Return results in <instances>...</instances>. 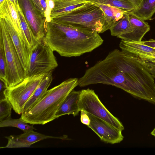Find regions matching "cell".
Masks as SVG:
<instances>
[{"label":"cell","mask_w":155,"mask_h":155,"mask_svg":"<svg viewBox=\"0 0 155 155\" xmlns=\"http://www.w3.org/2000/svg\"><path fill=\"white\" fill-rule=\"evenodd\" d=\"M150 79V73L140 63L122 50L115 49L86 70L78 79V86L112 85L139 99L145 93Z\"/></svg>","instance_id":"1"},{"label":"cell","mask_w":155,"mask_h":155,"mask_svg":"<svg viewBox=\"0 0 155 155\" xmlns=\"http://www.w3.org/2000/svg\"><path fill=\"white\" fill-rule=\"evenodd\" d=\"M99 34L51 20L47 23V32L43 41L61 56L78 57L92 51L103 43L104 40Z\"/></svg>","instance_id":"2"},{"label":"cell","mask_w":155,"mask_h":155,"mask_svg":"<svg viewBox=\"0 0 155 155\" xmlns=\"http://www.w3.org/2000/svg\"><path fill=\"white\" fill-rule=\"evenodd\" d=\"M78 79L69 78L48 90L35 105L21 114L20 118L31 124H45L56 119V114L68 94L78 86Z\"/></svg>","instance_id":"3"},{"label":"cell","mask_w":155,"mask_h":155,"mask_svg":"<svg viewBox=\"0 0 155 155\" xmlns=\"http://www.w3.org/2000/svg\"><path fill=\"white\" fill-rule=\"evenodd\" d=\"M51 20L67 26L95 31L100 33L102 31L104 16L99 6L87 1L84 5L54 17Z\"/></svg>","instance_id":"4"},{"label":"cell","mask_w":155,"mask_h":155,"mask_svg":"<svg viewBox=\"0 0 155 155\" xmlns=\"http://www.w3.org/2000/svg\"><path fill=\"white\" fill-rule=\"evenodd\" d=\"M0 35L2 38L6 63L5 81L6 88L15 86L26 77L25 71L17 52L7 31L3 19L0 18Z\"/></svg>","instance_id":"5"},{"label":"cell","mask_w":155,"mask_h":155,"mask_svg":"<svg viewBox=\"0 0 155 155\" xmlns=\"http://www.w3.org/2000/svg\"><path fill=\"white\" fill-rule=\"evenodd\" d=\"M45 74L25 77L19 84L5 89L3 92L5 97L16 113L21 114L23 113L25 104Z\"/></svg>","instance_id":"6"},{"label":"cell","mask_w":155,"mask_h":155,"mask_svg":"<svg viewBox=\"0 0 155 155\" xmlns=\"http://www.w3.org/2000/svg\"><path fill=\"white\" fill-rule=\"evenodd\" d=\"M78 106L80 111L84 110L122 131L124 129L122 123L103 105L93 90L88 88L81 91Z\"/></svg>","instance_id":"7"},{"label":"cell","mask_w":155,"mask_h":155,"mask_svg":"<svg viewBox=\"0 0 155 155\" xmlns=\"http://www.w3.org/2000/svg\"><path fill=\"white\" fill-rule=\"evenodd\" d=\"M54 51L43 41L32 47L26 77L45 74L58 66Z\"/></svg>","instance_id":"8"},{"label":"cell","mask_w":155,"mask_h":155,"mask_svg":"<svg viewBox=\"0 0 155 155\" xmlns=\"http://www.w3.org/2000/svg\"><path fill=\"white\" fill-rule=\"evenodd\" d=\"M0 18L3 19L5 28L17 52L26 75L32 47L29 45L22 31L18 30L14 27L7 5H4L0 7Z\"/></svg>","instance_id":"9"},{"label":"cell","mask_w":155,"mask_h":155,"mask_svg":"<svg viewBox=\"0 0 155 155\" xmlns=\"http://www.w3.org/2000/svg\"><path fill=\"white\" fill-rule=\"evenodd\" d=\"M20 8L36 38L43 41L47 32L46 20L31 0H18Z\"/></svg>","instance_id":"10"},{"label":"cell","mask_w":155,"mask_h":155,"mask_svg":"<svg viewBox=\"0 0 155 155\" xmlns=\"http://www.w3.org/2000/svg\"><path fill=\"white\" fill-rule=\"evenodd\" d=\"M119 47L123 52L137 61L155 66V48L144 45L143 41H131L122 40Z\"/></svg>","instance_id":"11"},{"label":"cell","mask_w":155,"mask_h":155,"mask_svg":"<svg viewBox=\"0 0 155 155\" xmlns=\"http://www.w3.org/2000/svg\"><path fill=\"white\" fill-rule=\"evenodd\" d=\"M87 114L90 119V124L87 127L99 137L101 141L114 144L123 140L122 131L100 118Z\"/></svg>","instance_id":"12"},{"label":"cell","mask_w":155,"mask_h":155,"mask_svg":"<svg viewBox=\"0 0 155 155\" xmlns=\"http://www.w3.org/2000/svg\"><path fill=\"white\" fill-rule=\"evenodd\" d=\"M8 143L5 147L1 148H16L29 147L32 144L47 139H66V136L55 137L46 135L34 131L33 130L24 132L18 135H12L5 137Z\"/></svg>","instance_id":"13"},{"label":"cell","mask_w":155,"mask_h":155,"mask_svg":"<svg viewBox=\"0 0 155 155\" xmlns=\"http://www.w3.org/2000/svg\"><path fill=\"white\" fill-rule=\"evenodd\" d=\"M129 20L132 26V30L129 33L117 37L125 41H140L145 34L150 29V26L145 21L139 19L131 12H126Z\"/></svg>","instance_id":"14"},{"label":"cell","mask_w":155,"mask_h":155,"mask_svg":"<svg viewBox=\"0 0 155 155\" xmlns=\"http://www.w3.org/2000/svg\"><path fill=\"white\" fill-rule=\"evenodd\" d=\"M81 91L73 90L63 101L56 114V118L62 116L72 114L75 117L80 111L78 106Z\"/></svg>","instance_id":"15"},{"label":"cell","mask_w":155,"mask_h":155,"mask_svg":"<svg viewBox=\"0 0 155 155\" xmlns=\"http://www.w3.org/2000/svg\"><path fill=\"white\" fill-rule=\"evenodd\" d=\"M52 80V71H51L45 74L30 98L25 104L22 113H25L32 108L41 100L47 91L50 85Z\"/></svg>","instance_id":"16"},{"label":"cell","mask_w":155,"mask_h":155,"mask_svg":"<svg viewBox=\"0 0 155 155\" xmlns=\"http://www.w3.org/2000/svg\"><path fill=\"white\" fill-rule=\"evenodd\" d=\"M94 4L102 9L104 14V21L101 33L110 30L123 17L125 13L127 12L111 6L98 3Z\"/></svg>","instance_id":"17"},{"label":"cell","mask_w":155,"mask_h":155,"mask_svg":"<svg viewBox=\"0 0 155 155\" xmlns=\"http://www.w3.org/2000/svg\"><path fill=\"white\" fill-rule=\"evenodd\" d=\"M86 0H54V5L50 16L52 19L69 12L84 4Z\"/></svg>","instance_id":"18"},{"label":"cell","mask_w":155,"mask_h":155,"mask_svg":"<svg viewBox=\"0 0 155 155\" xmlns=\"http://www.w3.org/2000/svg\"><path fill=\"white\" fill-rule=\"evenodd\" d=\"M130 12L140 19L150 20L155 12V0H143L139 8Z\"/></svg>","instance_id":"19"},{"label":"cell","mask_w":155,"mask_h":155,"mask_svg":"<svg viewBox=\"0 0 155 155\" xmlns=\"http://www.w3.org/2000/svg\"><path fill=\"white\" fill-rule=\"evenodd\" d=\"M126 13H125L123 17L110 29L111 35L117 37L131 31L132 26Z\"/></svg>","instance_id":"20"},{"label":"cell","mask_w":155,"mask_h":155,"mask_svg":"<svg viewBox=\"0 0 155 155\" xmlns=\"http://www.w3.org/2000/svg\"><path fill=\"white\" fill-rule=\"evenodd\" d=\"M94 3H98L116 8L127 11L134 10L135 8L128 0H87Z\"/></svg>","instance_id":"21"},{"label":"cell","mask_w":155,"mask_h":155,"mask_svg":"<svg viewBox=\"0 0 155 155\" xmlns=\"http://www.w3.org/2000/svg\"><path fill=\"white\" fill-rule=\"evenodd\" d=\"M21 29L29 45L33 47L38 42L20 8L18 11Z\"/></svg>","instance_id":"22"},{"label":"cell","mask_w":155,"mask_h":155,"mask_svg":"<svg viewBox=\"0 0 155 155\" xmlns=\"http://www.w3.org/2000/svg\"><path fill=\"white\" fill-rule=\"evenodd\" d=\"M24 121L20 118L14 119L11 118V115L5 119L0 121V127H14L22 130L24 132L33 130L34 129L33 125H30Z\"/></svg>","instance_id":"23"},{"label":"cell","mask_w":155,"mask_h":155,"mask_svg":"<svg viewBox=\"0 0 155 155\" xmlns=\"http://www.w3.org/2000/svg\"><path fill=\"white\" fill-rule=\"evenodd\" d=\"M7 63L2 38L0 35V79L4 83L5 81Z\"/></svg>","instance_id":"24"},{"label":"cell","mask_w":155,"mask_h":155,"mask_svg":"<svg viewBox=\"0 0 155 155\" xmlns=\"http://www.w3.org/2000/svg\"><path fill=\"white\" fill-rule=\"evenodd\" d=\"M12 107L6 98L0 100V121L10 116Z\"/></svg>","instance_id":"25"},{"label":"cell","mask_w":155,"mask_h":155,"mask_svg":"<svg viewBox=\"0 0 155 155\" xmlns=\"http://www.w3.org/2000/svg\"><path fill=\"white\" fill-rule=\"evenodd\" d=\"M7 0L14 27L17 30L22 31L17 11L14 8L11 2L8 0Z\"/></svg>","instance_id":"26"},{"label":"cell","mask_w":155,"mask_h":155,"mask_svg":"<svg viewBox=\"0 0 155 155\" xmlns=\"http://www.w3.org/2000/svg\"><path fill=\"white\" fill-rule=\"evenodd\" d=\"M35 7L41 12L42 16L45 19L47 9L48 0H31Z\"/></svg>","instance_id":"27"},{"label":"cell","mask_w":155,"mask_h":155,"mask_svg":"<svg viewBox=\"0 0 155 155\" xmlns=\"http://www.w3.org/2000/svg\"><path fill=\"white\" fill-rule=\"evenodd\" d=\"M80 120L81 122L85 125L88 126L90 124V119L87 114L84 110H81Z\"/></svg>","instance_id":"28"},{"label":"cell","mask_w":155,"mask_h":155,"mask_svg":"<svg viewBox=\"0 0 155 155\" xmlns=\"http://www.w3.org/2000/svg\"><path fill=\"white\" fill-rule=\"evenodd\" d=\"M155 78V66H152L140 63Z\"/></svg>","instance_id":"29"},{"label":"cell","mask_w":155,"mask_h":155,"mask_svg":"<svg viewBox=\"0 0 155 155\" xmlns=\"http://www.w3.org/2000/svg\"><path fill=\"white\" fill-rule=\"evenodd\" d=\"M143 43L144 45L155 48V40L151 39L148 41H143Z\"/></svg>","instance_id":"30"},{"label":"cell","mask_w":155,"mask_h":155,"mask_svg":"<svg viewBox=\"0 0 155 155\" xmlns=\"http://www.w3.org/2000/svg\"><path fill=\"white\" fill-rule=\"evenodd\" d=\"M134 5L136 8L139 7L143 0H128Z\"/></svg>","instance_id":"31"},{"label":"cell","mask_w":155,"mask_h":155,"mask_svg":"<svg viewBox=\"0 0 155 155\" xmlns=\"http://www.w3.org/2000/svg\"><path fill=\"white\" fill-rule=\"evenodd\" d=\"M10 1L12 4L13 6L16 10L18 11L20 8L18 3V0H8Z\"/></svg>","instance_id":"32"},{"label":"cell","mask_w":155,"mask_h":155,"mask_svg":"<svg viewBox=\"0 0 155 155\" xmlns=\"http://www.w3.org/2000/svg\"><path fill=\"white\" fill-rule=\"evenodd\" d=\"M151 134L153 136L155 137V127L153 130L151 132Z\"/></svg>","instance_id":"33"},{"label":"cell","mask_w":155,"mask_h":155,"mask_svg":"<svg viewBox=\"0 0 155 155\" xmlns=\"http://www.w3.org/2000/svg\"><path fill=\"white\" fill-rule=\"evenodd\" d=\"M5 0H0V6L2 5Z\"/></svg>","instance_id":"34"},{"label":"cell","mask_w":155,"mask_h":155,"mask_svg":"<svg viewBox=\"0 0 155 155\" xmlns=\"http://www.w3.org/2000/svg\"><path fill=\"white\" fill-rule=\"evenodd\" d=\"M75 0V1H76V0Z\"/></svg>","instance_id":"35"}]
</instances>
